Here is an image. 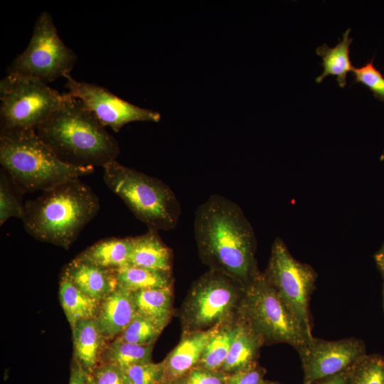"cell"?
I'll list each match as a JSON object with an SVG mask.
<instances>
[{"label":"cell","instance_id":"6da1fadb","mask_svg":"<svg viewBox=\"0 0 384 384\" xmlns=\"http://www.w3.org/2000/svg\"><path fill=\"white\" fill-rule=\"evenodd\" d=\"M194 236L202 261L247 286L261 273L255 259L256 238L241 208L213 194L196 209Z\"/></svg>","mask_w":384,"mask_h":384},{"label":"cell","instance_id":"7a4b0ae2","mask_svg":"<svg viewBox=\"0 0 384 384\" xmlns=\"http://www.w3.org/2000/svg\"><path fill=\"white\" fill-rule=\"evenodd\" d=\"M63 95L59 107L36 129L38 136L70 165L103 168L115 161L117 139L79 100Z\"/></svg>","mask_w":384,"mask_h":384},{"label":"cell","instance_id":"3957f363","mask_svg":"<svg viewBox=\"0 0 384 384\" xmlns=\"http://www.w3.org/2000/svg\"><path fill=\"white\" fill-rule=\"evenodd\" d=\"M99 210L97 195L75 178L27 201L22 221L34 238L68 249Z\"/></svg>","mask_w":384,"mask_h":384},{"label":"cell","instance_id":"277c9868","mask_svg":"<svg viewBox=\"0 0 384 384\" xmlns=\"http://www.w3.org/2000/svg\"><path fill=\"white\" fill-rule=\"evenodd\" d=\"M0 163L22 194L44 191L95 170L63 161L35 130L0 132Z\"/></svg>","mask_w":384,"mask_h":384},{"label":"cell","instance_id":"5b68a950","mask_svg":"<svg viewBox=\"0 0 384 384\" xmlns=\"http://www.w3.org/2000/svg\"><path fill=\"white\" fill-rule=\"evenodd\" d=\"M103 169L107 187L149 230L169 231L176 227L181 213V204L166 183L116 160Z\"/></svg>","mask_w":384,"mask_h":384},{"label":"cell","instance_id":"8992f818","mask_svg":"<svg viewBox=\"0 0 384 384\" xmlns=\"http://www.w3.org/2000/svg\"><path fill=\"white\" fill-rule=\"evenodd\" d=\"M237 312L263 343H286L297 350L313 337L262 273L245 287Z\"/></svg>","mask_w":384,"mask_h":384},{"label":"cell","instance_id":"52a82bcc","mask_svg":"<svg viewBox=\"0 0 384 384\" xmlns=\"http://www.w3.org/2000/svg\"><path fill=\"white\" fill-rule=\"evenodd\" d=\"M63 97L38 78L8 73L0 82V132L36 130Z\"/></svg>","mask_w":384,"mask_h":384},{"label":"cell","instance_id":"ba28073f","mask_svg":"<svg viewBox=\"0 0 384 384\" xmlns=\"http://www.w3.org/2000/svg\"><path fill=\"white\" fill-rule=\"evenodd\" d=\"M245 285L219 271L210 270L193 285L181 311L186 332L220 325L238 310Z\"/></svg>","mask_w":384,"mask_h":384},{"label":"cell","instance_id":"9c48e42d","mask_svg":"<svg viewBox=\"0 0 384 384\" xmlns=\"http://www.w3.org/2000/svg\"><path fill=\"white\" fill-rule=\"evenodd\" d=\"M76 60V54L58 36L51 15L43 11L36 21L28 46L15 58L7 72L47 83L70 73Z\"/></svg>","mask_w":384,"mask_h":384},{"label":"cell","instance_id":"30bf717a","mask_svg":"<svg viewBox=\"0 0 384 384\" xmlns=\"http://www.w3.org/2000/svg\"><path fill=\"white\" fill-rule=\"evenodd\" d=\"M262 274L288 305L305 332L313 336L309 303L317 277L314 270L296 260L284 241L276 238Z\"/></svg>","mask_w":384,"mask_h":384},{"label":"cell","instance_id":"8fae6325","mask_svg":"<svg viewBox=\"0 0 384 384\" xmlns=\"http://www.w3.org/2000/svg\"><path fill=\"white\" fill-rule=\"evenodd\" d=\"M64 78L68 93L79 100L104 127L116 132L132 122H158L161 119L159 112L129 103L102 86L77 80L71 73Z\"/></svg>","mask_w":384,"mask_h":384},{"label":"cell","instance_id":"7c38bea8","mask_svg":"<svg viewBox=\"0 0 384 384\" xmlns=\"http://www.w3.org/2000/svg\"><path fill=\"white\" fill-rule=\"evenodd\" d=\"M304 372L303 384L337 374L366 354L363 341L348 338L326 341L312 337L297 349Z\"/></svg>","mask_w":384,"mask_h":384},{"label":"cell","instance_id":"4fadbf2b","mask_svg":"<svg viewBox=\"0 0 384 384\" xmlns=\"http://www.w3.org/2000/svg\"><path fill=\"white\" fill-rule=\"evenodd\" d=\"M137 314L133 292L118 286L100 301L95 318L101 331L110 341L118 336Z\"/></svg>","mask_w":384,"mask_h":384},{"label":"cell","instance_id":"5bb4252c","mask_svg":"<svg viewBox=\"0 0 384 384\" xmlns=\"http://www.w3.org/2000/svg\"><path fill=\"white\" fill-rule=\"evenodd\" d=\"M219 326L186 332L179 343L163 361L165 380H179L196 367L207 343Z\"/></svg>","mask_w":384,"mask_h":384},{"label":"cell","instance_id":"9a60e30c","mask_svg":"<svg viewBox=\"0 0 384 384\" xmlns=\"http://www.w3.org/2000/svg\"><path fill=\"white\" fill-rule=\"evenodd\" d=\"M62 274L84 294L100 302L118 287L115 271L77 257L65 267Z\"/></svg>","mask_w":384,"mask_h":384},{"label":"cell","instance_id":"2e32d148","mask_svg":"<svg viewBox=\"0 0 384 384\" xmlns=\"http://www.w3.org/2000/svg\"><path fill=\"white\" fill-rule=\"evenodd\" d=\"M71 330L73 359L91 374L100 364L102 353L108 341L95 318L79 321Z\"/></svg>","mask_w":384,"mask_h":384},{"label":"cell","instance_id":"e0dca14e","mask_svg":"<svg viewBox=\"0 0 384 384\" xmlns=\"http://www.w3.org/2000/svg\"><path fill=\"white\" fill-rule=\"evenodd\" d=\"M172 260L171 248L161 240L157 230H149L143 235L131 237L129 265L171 272Z\"/></svg>","mask_w":384,"mask_h":384},{"label":"cell","instance_id":"ac0fdd59","mask_svg":"<svg viewBox=\"0 0 384 384\" xmlns=\"http://www.w3.org/2000/svg\"><path fill=\"white\" fill-rule=\"evenodd\" d=\"M263 341L244 321L239 320L228 355L221 368L232 373L256 365V359Z\"/></svg>","mask_w":384,"mask_h":384},{"label":"cell","instance_id":"d6986e66","mask_svg":"<svg viewBox=\"0 0 384 384\" xmlns=\"http://www.w3.org/2000/svg\"><path fill=\"white\" fill-rule=\"evenodd\" d=\"M131 237L109 238L87 247L76 257L98 267L117 271L129 265Z\"/></svg>","mask_w":384,"mask_h":384},{"label":"cell","instance_id":"ffe728a7","mask_svg":"<svg viewBox=\"0 0 384 384\" xmlns=\"http://www.w3.org/2000/svg\"><path fill=\"white\" fill-rule=\"evenodd\" d=\"M351 28L346 30L341 40L334 46L330 47L324 43L316 50V54L322 58V73L316 78V82L321 83L328 75L336 78L341 87L347 83L348 73L353 71V66L350 59V46L353 38L349 36Z\"/></svg>","mask_w":384,"mask_h":384},{"label":"cell","instance_id":"44dd1931","mask_svg":"<svg viewBox=\"0 0 384 384\" xmlns=\"http://www.w3.org/2000/svg\"><path fill=\"white\" fill-rule=\"evenodd\" d=\"M59 297L62 308L73 329L80 320L96 317L100 302L91 298L61 274Z\"/></svg>","mask_w":384,"mask_h":384},{"label":"cell","instance_id":"7402d4cb","mask_svg":"<svg viewBox=\"0 0 384 384\" xmlns=\"http://www.w3.org/2000/svg\"><path fill=\"white\" fill-rule=\"evenodd\" d=\"M133 292L137 313L167 324L172 313L171 287L143 289Z\"/></svg>","mask_w":384,"mask_h":384},{"label":"cell","instance_id":"603a6c76","mask_svg":"<svg viewBox=\"0 0 384 384\" xmlns=\"http://www.w3.org/2000/svg\"><path fill=\"white\" fill-rule=\"evenodd\" d=\"M118 286L131 292L171 287V272L127 265L115 271Z\"/></svg>","mask_w":384,"mask_h":384},{"label":"cell","instance_id":"cb8c5ba5","mask_svg":"<svg viewBox=\"0 0 384 384\" xmlns=\"http://www.w3.org/2000/svg\"><path fill=\"white\" fill-rule=\"evenodd\" d=\"M152 345H140L117 338L109 341L101 356L100 363L116 365L122 369L151 362Z\"/></svg>","mask_w":384,"mask_h":384},{"label":"cell","instance_id":"d4e9b609","mask_svg":"<svg viewBox=\"0 0 384 384\" xmlns=\"http://www.w3.org/2000/svg\"><path fill=\"white\" fill-rule=\"evenodd\" d=\"M237 324L219 326L207 343L198 365L210 370H221L237 331Z\"/></svg>","mask_w":384,"mask_h":384},{"label":"cell","instance_id":"484cf974","mask_svg":"<svg viewBox=\"0 0 384 384\" xmlns=\"http://www.w3.org/2000/svg\"><path fill=\"white\" fill-rule=\"evenodd\" d=\"M349 384H384V356L364 355L349 367Z\"/></svg>","mask_w":384,"mask_h":384},{"label":"cell","instance_id":"4316f807","mask_svg":"<svg viewBox=\"0 0 384 384\" xmlns=\"http://www.w3.org/2000/svg\"><path fill=\"white\" fill-rule=\"evenodd\" d=\"M166 325L137 313L129 325L116 338L135 344L152 345Z\"/></svg>","mask_w":384,"mask_h":384},{"label":"cell","instance_id":"83f0119b","mask_svg":"<svg viewBox=\"0 0 384 384\" xmlns=\"http://www.w3.org/2000/svg\"><path fill=\"white\" fill-rule=\"evenodd\" d=\"M18 190L7 174L1 169L0 173V225L11 217L22 220L24 205L22 204Z\"/></svg>","mask_w":384,"mask_h":384},{"label":"cell","instance_id":"f1b7e54d","mask_svg":"<svg viewBox=\"0 0 384 384\" xmlns=\"http://www.w3.org/2000/svg\"><path fill=\"white\" fill-rule=\"evenodd\" d=\"M129 384H161L164 378V364L149 362L123 369Z\"/></svg>","mask_w":384,"mask_h":384},{"label":"cell","instance_id":"f546056e","mask_svg":"<svg viewBox=\"0 0 384 384\" xmlns=\"http://www.w3.org/2000/svg\"><path fill=\"white\" fill-rule=\"evenodd\" d=\"M354 82L367 87L378 100L384 102V77L374 66L373 58L360 68H353Z\"/></svg>","mask_w":384,"mask_h":384},{"label":"cell","instance_id":"4dcf8cb0","mask_svg":"<svg viewBox=\"0 0 384 384\" xmlns=\"http://www.w3.org/2000/svg\"><path fill=\"white\" fill-rule=\"evenodd\" d=\"M90 375L92 384H129L124 370L114 364L100 363Z\"/></svg>","mask_w":384,"mask_h":384},{"label":"cell","instance_id":"1f68e13d","mask_svg":"<svg viewBox=\"0 0 384 384\" xmlns=\"http://www.w3.org/2000/svg\"><path fill=\"white\" fill-rule=\"evenodd\" d=\"M182 383L183 384H226V375L220 371L195 367L187 374Z\"/></svg>","mask_w":384,"mask_h":384},{"label":"cell","instance_id":"d6a6232c","mask_svg":"<svg viewBox=\"0 0 384 384\" xmlns=\"http://www.w3.org/2000/svg\"><path fill=\"white\" fill-rule=\"evenodd\" d=\"M265 370L257 365L226 375V384H263Z\"/></svg>","mask_w":384,"mask_h":384},{"label":"cell","instance_id":"836d02e7","mask_svg":"<svg viewBox=\"0 0 384 384\" xmlns=\"http://www.w3.org/2000/svg\"><path fill=\"white\" fill-rule=\"evenodd\" d=\"M68 384H92L91 375L73 360Z\"/></svg>","mask_w":384,"mask_h":384},{"label":"cell","instance_id":"e575fe53","mask_svg":"<svg viewBox=\"0 0 384 384\" xmlns=\"http://www.w3.org/2000/svg\"><path fill=\"white\" fill-rule=\"evenodd\" d=\"M348 370L349 368L337 374L319 380L314 384H349Z\"/></svg>","mask_w":384,"mask_h":384},{"label":"cell","instance_id":"d590c367","mask_svg":"<svg viewBox=\"0 0 384 384\" xmlns=\"http://www.w3.org/2000/svg\"><path fill=\"white\" fill-rule=\"evenodd\" d=\"M376 265L384 277V245L375 255Z\"/></svg>","mask_w":384,"mask_h":384},{"label":"cell","instance_id":"8d00e7d4","mask_svg":"<svg viewBox=\"0 0 384 384\" xmlns=\"http://www.w3.org/2000/svg\"><path fill=\"white\" fill-rule=\"evenodd\" d=\"M161 384H183L182 382L178 381V380H164Z\"/></svg>","mask_w":384,"mask_h":384},{"label":"cell","instance_id":"74e56055","mask_svg":"<svg viewBox=\"0 0 384 384\" xmlns=\"http://www.w3.org/2000/svg\"><path fill=\"white\" fill-rule=\"evenodd\" d=\"M263 384H279V383H275V382H270V381H266V380H265V382H264Z\"/></svg>","mask_w":384,"mask_h":384},{"label":"cell","instance_id":"f35d334b","mask_svg":"<svg viewBox=\"0 0 384 384\" xmlns=\"http://www.w3.org/2000/svg\"><path fill=\"white\" fill-rule=\"evenodd\" d=\"M383 309H384V284H383Z\"/></svg>","mask_w":384,"mask_h":384}]
</instances>
